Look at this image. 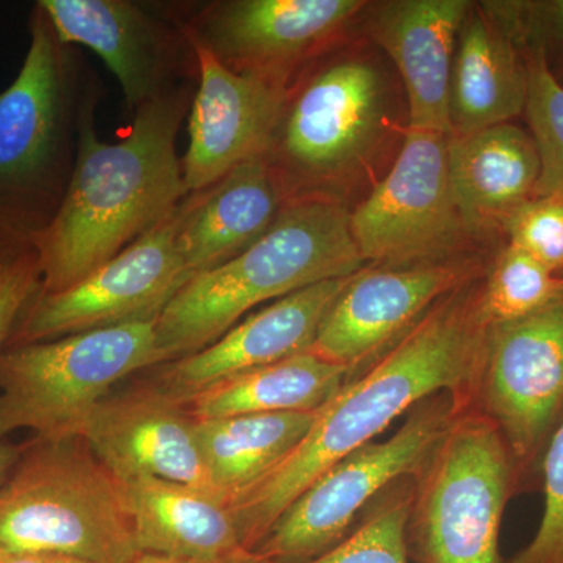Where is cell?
<instances>
[{"instance_id": "obj_1", "label": "cell", "mask_w": 563, "mask_h": 563, "mask_svg": "<svg viewBox=\"0 0 563 563\" xmlns=\"http://www.w3.org/2000/svg\"><path fill=\"white\" fill-rule=\"evenodd\" d=\"M481 288L483 280H474L437 302L322 407L279 465L229 499L244 550L252 553L321 474L373 443L417 404L443 391L474 401L490 328L481 312Z\"/></svg>"}, {"instance_id": "obj_2", "label": "cell", "mask_w": 563, "mask_h": 563, "mask_svg": "<svg viewBox=\"0 0 563 563\" xmlns=\"http://www.w3.org/2000/svg\"><path fill=\"white\" fill-rule=\"evenodd\" d=\"M191 81L133 113L117 141L99 139L98 91L81 106L76 165L57 217L40 236L41 292L79 284L179 209L188 192L177 133L190 111Z\"/></svg>"}, {"instance_id": "obj_3", "label": "cell", "mask_w": 563, "mask_h": 563, "mask_svg": "<svg viewBox=\"0 0 563 563\" xmlns=\"http://www.w3.org/2000/svg\"><path fill=\"white\" fill-rule=\"evenodd\" d=\"M350 211L328 196L288 199L268 232L242 254L191 277L157 320L165 363L217 342L255 307L368 268Z\"/></svg>"}, {"instance_id": "obj_4", "label": "cell", "mask_w": 563, "mask_h": 563, "mask_svg": "<svg viewBox=\"0 0 563 563\" xmlns=\"http://www.w3.org/2000/svg\"><path fill=\"white\" fill-rule=\"evenodd\" d=\"M16 79L0 92V244H36L60 210L76 165L84 84L38 2Z\"/></svg>"}, {"instance_id": "obj_5", "label": "cell", "mask_w": 563, "mask_h": 563, "mask_svg": "<svg viewBox=\"0 0 563 563\" xmlns=\"http://www.w3.org/2000/svg\"><path fill=\"white\" fill-rule=\"evenodd\" d=\"M0 554L132 563L124 488L81 437L33 439L0 487Z\"/></svg>"}, {"instance_id": "obj_6", "label": "cell", "mask_w": 563, "mask_h": 563, "mask_svg": "<svg viewBox=\"0 0 563 563\" xmlns=\"http://www.w3.org/2000/svg\"><path fill=\"white\" fill-rule=\"evenodd\" d=\"M161 363L157 320L9 346L0 355V439L20 429L44 440L80 437L114 385Z\"/></svg>"}, {"instance_id": "obj_7", "label": "cell", "mask_w": 563, "mask_h": 563, "mask_svg": "<svg viewBox=\"0 0 563 563\" xmlns=\"http://www.w3.org/2000/svg\"><path fill=\"white\" fill-rule=\"evenodd\" d=\"M412 481L410 561L503 563V515L517 496L512 463L498 429L474 404L455 418Z\"/></svg>"}, {"instance_id": "obj_8", "label": "cell", "mask_w": 563, "mask_h": 563, "mask_svg": "<svg viewBox=\"0 0 563 563\" xmlns=\"http://www.w3.org/2000/svg\"><path fill=\"white\" fill-rule=\"evenodd\" d=\"M470 404L472 396L451 391L417 404L390 439L365 444L321 474L252 553L269 563H307L331 551L385 488L418 472Z\"/></svg>"}, {"instance_id": "obj_9", "label": "cell", "mask_w": 563, "mask_h": 563, "mask_svg": "<svg viewBox=\"0 0 563 563\" xmlns=\"http://www.w3.org/2000/svg\"><path fill=\"white\" fill-rule=\"evenodd\" d=\"M474 406L506 444L517 496L540 490L544 453L563 421V298L488 328Z\"/></svg>"}, {"instance_id": "obj_10", "label": "cell", "mask_w": 563, "mask_h": 563, "mask_svg": "<svg viewBox=\"0 0 563 563\" xmlns=\"http://www.w3.org/2000/svg\"><path fill=\"white\" fill-rule=\"evenodd\" d=\"M448 140L446 133L407 129L390 173L350 214L366 265L440 263L472 233L455 206Z\"/></svg>"}, {"instance_id": "obj_11", "label": "cell", "mask_w": 563, "mask_h": 563, "mask_svg": "<svg viewBox=\"0 0 563 563\" xmlns=\"http://www.w3.org/2000/svg\"><path fill=\"white\" fill-rule=\"evenodd\" d=\"M383 107V80L363 62L332 63L288 88L266 154L288 196L350 172L373 146Z\"/></svg>"}, {"instance_id": "obj_12", "label": "cell", "mask_w": 563, "mask_h": 563, "mask_svg": "<svg viewBox=\"0 0 563 563\" xmlns=\"http://www.w3.org/2000/svg\"><path fill=\"white\" fill-rule=\"evenodd\" d=\"M180 206L172 217L79 284L58 292L40 290L22 313L9 346L158 320L191 279L176 244Z\"/></svg>"}, {"instance_id": "obj_13", "label": "cell", "mask_w": 563, "mask_h": 563, "mask_svg": "<svg viewBox=\"0 0 563 563\" xmlns=\"http://www.w3.org/2000/svg\"><path fill=\"white\" fill-rule=\"evenodd\" d=\"M361 0H220L176 22L225 66L288 88L292 69L342 31Z\"/></svg>"}, {"instance_id": "obj_14", "label": "cell", "mask_w": 563, "mask_h": 563, "mask_svg": "<svg viewBox=\"0 0 563 563\" xmlns=\"http://www.w3.org/2000/svg\"><path fill=\"white\" fill-rule=\"evenodd\" d=\"M65 46L81 44L102 58L120 84L125 106L144 103L184 84L195 52L176 20H162L132 0H40Z\"/></svg>"}, {"instance_id": "obj_15", "label": "cell", "mask_w": 563, "mask_h": 563, "mask_svg": "<svg viewBox=\"0 0 563 563\" xmlns=\"http://www.w3.org/2000/svg\"><path fill=\"white\" fill-rule=\"evenodd\" d=\"M477 280L470 266L424 263L365 268L322 320L310 352L357 374L410 331L437 302Z\"/></svg>"}, {"instance_id": "obj_16", "label": "cell", "mask_w": 563, "mask_h": 563, "mask_svg": "<svg viewBox=\"0 0 563 563\" xmlns=\"http://www.w3.org/2000/svg\"><path fill=\"white\" fill-rule=\"evenodd\" d=\"M80 437L120 483L151 476L218 493L203 459L198 420L155 380L110 393Z\"/></svg>"}, {"instance_id": "obj_17", "label": "cell", "mask_w": 563, "mask_h": 563, "mask_svg": "<svg viewBox=\"0 0 563 563\" xmlns=\"http://www.w3.org/2000/svg\"><path fill=\"white\" fill-rule=\"evenodd\" d=\"M190 41L198 88L188 113V150L181 174L188 195L211 187L233 168L268 154L287 87L225 68Z\"/></svg>"}, {"instance_id": "obj_18", "label": "cell", "mask_w": 563, "mask_h": 563, "mask_svg": "<svg viewBox=\"0 0 563 563\" xmlns=\"http://www.w3.org/2000/svg\"><path fill=\"white\" fill-rule=\"evenodd\" d=\"M354 276L310 285L247 314L217 342L165 363L155 383L185 402L235 374L309 350L325 314Z\"/></svg>"}, {"instance_id": "obj_19", "label": "cell", "mask_w": 563, "mask_h": 563, "mask_svg": "<svg viewBox=\"0 0 563 563\" xmlns=\"http://www.w3.org/2000/svg\"><path fill=\"white\" fill-rule=\"evenodd\" d=\"M287 188L266 155L252 158L180 206L177 251L191 277L232 261L272 229Z\"/></svg>"}, {"instance_id": "obj_20", "label": "cell", "mask_w": 563, "mask_h": 563, "mask_svg": "<svg viewBox=\"0 0 563 563\" xmlns=\"http://www.w3.org/2000/svg\"><path fill=\"white\" fill-rule=\"evenodd\" d=\"M466 0H396L374 21V36L401 74L410 131L450 135V96Z\"/></svg>"}, {"instance_id": "obj_21", "label": "cell", "mask_w": 563, "mask_h": 563, "mask_svg": "<svg viewBox=\"0 0 563 563\" xmlns=\"http://www.w3.org/2000/svg\"><path fill=\"white\" fill-rule=\"evenodd\" d=\"M141 554L251 563L228 499L192 485L143 476L121 483Z\"/></svg>"}, {"instance_id": "obj_22", "label": "cell", "mask_w": 563, "mask_h": 563, "mask_svg": "<svg viewBox=\"0 0 563 563\" xmlns=\"http://www.w3.org/2000/svg\"><path fill=\"white\" fill-rule=\"evenodd\" d=\"M455 206L468 231L503 228L536 198L542 162L531 132L512 122L448 140Z\"/></svg>"}, {"instance_id": "obj_23", "label": "cell", "mask_w": 563, "mask_h": 563, "mask_svg": "<svg viewBox=\"0 0 563 563\" xmlns=\"http://www.w3.org/2000/svg\"><path fill=\"white\" fill-rule=\"evenodd\" d=\"M528 69L512 40L485 13L470 10L451 77V136L470 135L525 113Z\"/></svg>"}, {"instance_id": "obj_24", "label": "cell", "mask_w": 563, "mask_h": 563, "mask_svg": "<svg viewBox=\"0 0 563 563\" xmlns=\"http://www.w3.org/2000/svg\"><path fill=\"white\" fill-rule=\"evenodd\" d=\"M354 373L346 366L299 352L228 377L185 401L198 421L251 413L320 412Z\"/></svg>"}, {"instance_id": "obj_25", "label": "cell", "mask_w": 563, "mask_h": 563, "mask_svg": "<svg viewBox=\"0 0 563 563\" xmlns=\"http://www.w3.org/2000/svg\"><path fill=\"white\" fill-rule=\"evenodd\" d=\"M318 412L251 413L198 421L211 484L225 499L257 483L301 443Z\"/></svg>"}, {"instance_id": "obj_26", "label": "cell", "mask_w": 563, "mask_h": 563, "mask_svg": "<svg viewBox=\"0 0 563 563\" xmlns=\"http://www.w3.org/2000/svg\"><path fill=\"white\" fill-rule=\"evenodd\" d=\"M412 476L385 488L331 551L307 563H412L407 525L412 507Z\"/></svg>"}, {"instance_id": "obj_27", "label": "cell", "mask_w": 563, "mask_h": 563, "mask_svg": "<svg viewBox=\"0 0 563 563\" xmlns=\"http://www.w3.org/2000/svg\"><path fill=\"white\" fill-rule=\"evenodd\" d=\"M563 298V276L507 243L483 280L481 312L488 325L539 312Z\"/></svg>"}, {"instance_id": "obj_28", "label": "cell", "mask_w": 563, "mask_h": 563, "mask_svg": "<svg viewBox=\"0 0 563 563\" xmlns=\"http://www.w3.org/2000/svg\"><path fill=\"white\" fill-rule=\"evenodd\" d=\"M523 57L528 69L525 113L542 162L537 196L563 199V85L543 52Z\"/></svg>"}, {"instance_id": "obj_29", "label": "cell", "mask_w": 563, "mask_h": 563, "mask_svg": "<svg viewBox=\"0 0 563 563\" xmlns=\"http://www.w3.org/2000/svg\"><path fill=\"white\" fill-rule=\"evenodd\" d=\"M484 5L485 13L512 40L521 55L543 52L551 65V55L563 52V0Z\"/></svg>"}, {"instance_id": "obj_30", "label": "cell", "mask_w": 563, "mask_h": 563, "mask_svg": "<svg viewBox=\"0 0 563 563\" xmlns=\"http://www.w3.org/2000/svg\"><path fill=\"white\" fill-rule=\"evenodd\" d=\"M509 243L563 276V199L536 196L503 222Z\"/></svg>"}, {"instance_id": "obj_31", "label": "cell", "mask_w": 563, "mask_h": 563, "mask_svg": "<svg viewBox=\"0 0 563 563\" xmlns=\"http://www.w3.org/2000/svg\"><path fill=\"white\" fill-rule=\"evenodd\" d=\"M544 507L531 542L503 563H563V421L542 463Z\"/></svg>"}, {"instance_id": "obj_32", "label": "cell", "mask_w": 563, "mask_h": 563, "mask_svg": "<svg viewBox=\"0 0 563 563\" xmlns=\"http://www.w3.org/2000/svg\"><path fill=\"white\" fill-rule=\"evenodd\" d=\"M43 284L35 244H0V355Z\"/></svg>"}, {"instance_id": "obj_33", "label": "cell", "mask_w": 563, "mask_h": 563, "mask_svg": "<svg viewBox=\"0 0 563 563\" xmlns=\"http://www.w3.org/2000/svg\"><path fill=\"white\" fill-rule=\"evenodd\" d=\"M0 563H91L62 554H0Z\"/></svg>"}, {"instance_id": "obj_34", "label": "cell", "mask_w": 563, "mask_h": 563, "mask_svg": "<svg viewBox=\"0 0 563 563\" xmlns=\"http://www.w3.org/2000/svg\"><path fill=\"white\" fill-rule=\"evenodd\" d=\"M21 453L22 444L16 446V444L0 442V487L5 483L7 477L10 476L11 470L20 461Z\"/></svg>"}, {"instance_id": "obj_35", "label": "cell", "mask_w": 563, "mask_h": 563, "mask_svg": "<svg viewBox=\"0 0 563 563\" xmlns=\"http://www.w3.org/2000/svg\"><path fill=\"white\" fill-rule=\"evenodd\" d=\"M132 563H233L222 561H199V559H180V558H168V555L158 554H140ZM251 563H266L255 555V561Z\"/></svg>"}, {"instance_id": "obj_36", "label": "cell", "mask_w": 563, "mask_h": 563, "mask_svg": "<svg viewBox=\"0 0 563 563\" xmlns=\"http://www.w3.org/2000/svg\"><path fill=\"white\" fill-rule=\"evenodd\" d=\"M558 77V76H555ZM558 80L561 81V84L563 85V77H558Z\"/></svg>"}]
</instances>
